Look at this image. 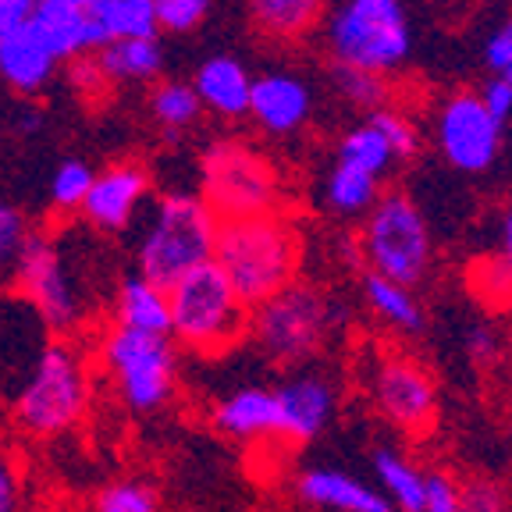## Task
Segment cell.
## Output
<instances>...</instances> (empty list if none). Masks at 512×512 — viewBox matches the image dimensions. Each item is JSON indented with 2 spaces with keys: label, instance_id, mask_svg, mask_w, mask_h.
Here are the masks:
<instances>
[{
  "label": "cell",
  "instance_id": "e0dca14e",
  "mask_svg": "<svg viewBox=\"0 0 512 512\" xmlns=\"http://www.w3.org/2000/svg\"><path fill=\"white\" fill-rule=\"evenodd\" d=\"M313 93L303 75L296 72H264L253 75L249 89V114L271 136H292L310 121Z\"/></svg>",
  "mask_w": 512,
  "mask_h": 512
},
{
  "label": "cell",
  "instance_id": "c3c4849f",
  "mask_svg": "<svg viewBox=\"0 0 512 512\" xmlns=\"http://www.w3.org/2000/svg\"><path fill=\"white\" fill-rule=\"evenodd\" d=\"M448 4H459V0H448Z\"/></svg>",
  "mask_w": 512,
  "mask_h": 512
},
{
  "label": "cell",
  "instance_id": "ab89813d",
  "mask_svg": "<svg viewBox=\"0 0 512 512\" xmlns=\"http://www.w3.org/2000/svg\"><path fill=\"white\" fill-rule=\"evenodd\" d=\"M477 96H480V104H484V111H488L495 121L505 125V121L512 118V82L505 79V75H491Z\"/></svg>",
  "mask_w": 512,
  "mask_h": 512
},
{
  "label": "cell",
  "instance_id": "277c9868",
  "mask_svg": "<svg viewBox=\"0 0 512 512\" xmlns=\"http://www.w3.org/2000/svg\"><path fill=\"white\" fill-rule=\"evenodd\" d=\"M96 370L128 416L153 420L178 399L182 352L171 335H146L107 320L96 338Z\"/></svg>",
  "mask_w": 512,
  "mask_h": 512
},
{
  "label": "cell",
  "instance_id": "f546056e",
  "mask_svg": "<svg viewBox=\"0 0 512 512\" xmlns=\"http://www.w3.org/2000/svg\"><path fill=\"white\" fill-rule=\"evenodd\" d=\"M335 160L342 164H352V168H363L370 171L374 178H384L388 168L395 164L392 150L384 143V136L377 132L370 121H360V125H352L342 139H338V150H335Z\"/></svg>",
  "mask_w": 512,
  "mask_h": 512
},
{
  "label": "cell",
  "instance_id": "d6a6232c",
  "mask_svg": "<svg viewBox=\"0 0 512 512\" xmlns=\"http://www.w3.org/2000/svg\"><path fill=\"white\" fill-rule=\"evenodd\" d=\"M93 512H160V495L150 480L121 477L107 480L104 488L93 495Z\"/></svg>",
  "mask_w": 512,
  "mask_h": 512
},
{
  "label": "cell",
  "instance_id": "30bf717a",
  "mask_svg": "<svg viewBox=\"0 0 512 512\" xmlns=\"http://www.w3.org/2000/svg\"><path fill=\"white\" fill-rule=\"evenodd\" d=\"M203 200L217 221L274 214L281 203V178L253 146L214 143L203 157Z\"/></svg>",
  "mask_w": 512,
  "mask_h": 512
},
{
  "label": "cell",
  "instance_id": "f1b7e54d",
  "mask_svg": "<svg viewBox=\"0 0 512 512\" xmlns=\"http://www.w3.org/2000/svg\"><path fill=\"white\" fill-rule=\"evenodd\" d=\"M150 114L164 132L175 136V132H185V128H192L203 118V104L189 82L168 79V82H157V86H153Z\"/></svg>",
  "mask_w": 512,
  "mask_h": 512
},
{
  "label": "cell",
  "instance_id": "74e56055",
  "mask_svg": "<svg viewBox=\"0 0 512 512\" xmlns=\"http://www.w3.org/2000/svg\"><path fill=\"white\" fill-rule=\"evenodd\" d=\"M459 512H509V502L495 480L473 477L459 484Z\"/></svg>",
  "mask_w": 512,
  "mask_h": 512
},
{
  "label": "cell",
  "instance_id": "ac0fdd59",
  "mask_svg": "<svg viewBox=\"0 0 512 512\" xmlns=\"http://www.w3.org/2000/svg\"><path fill=\"white\" fill-rule=\"evenodd\" d=\"M296 495L320 512H395L388 498L345 466L313 463L296 477Z\"/></svg>",
  "mask_w": 512,
  "mask_h": 512
},
{
  "label": "cell",
  "instance_id": "7c38bea8",
  "mask_svg": "<svg viewBox=\"0 0 512 512\" xmlns=\"http://www.w3.org/2000/svg\"><path fill=\"white\" fill-rule=\"evenodd\" d=\"M377 413L395 424L402 434L424 438L434 431V416H438V384L409 356H388L377 363L374 384H370Z\"/></svg>",
  "mask_w": 512,
  "mask_h": 512
},
{
  "label": "cell",
  "instance_id": "f35d334b",
  "mask_svg": "<svg viewBox=\"0 0 512 512\" xmlns=\"http://www.w3.org/2000/svg\"><path fill=\"white\" fill-rule=\"evenodd\" d=\"M420 512H459V484L448 473L427 470L424 509Z\"/></svg>",
  "mask_w": 512,
  "mask_h": 512
},
{
  "label": "cell",
  "instance_id": "8d00e7d4",
  "mask_svg": "<svg viewBox=\"0 0 512 512\" xmlns=\"http://www.w3.org/2000/svg\"><path fill=\"white\" fill-rule=\"evenodd\" d=\"M210 15V0H153L157 32H192Z\"/></svg>",
  "mask_w": 512,
  "mask_h": 512
},
{
  "label": "cell",
  "instance_id": "cb8c5ba5",
  "mask_svg": "<svg viewBox=\"0 0 512 512\" xmlns=\"http://www.w3.org/2000/svg\"><path fill=\"white\" fill-rule=\"evenodd\" d=\"M360 292H363L367 310L374 313L381 324H388L395 335H420V331H424V306H420L413 288L381 278V274L363 271Z\"/></svg>",
  "mask_w": 512,
  "mask_h": 512
},
{
  "label": "cell",
  "instance_id": "ee69618b",
  "mask_svg": "<svg viewBox=\"0 0 512 512\" xmlns=\"http://www.w3.org/2000/svg\"><path fill=\"white\" fill-rule=\"evenodd\" d=\"M43 111L40 107H25L22 114H18V121H15V128L22 132V136H36V132H43Z\"/></svg>",
  "mask_w": 512,
  "mask_h": 512
},
{
  "label": "cell",
  "instance_id": "60d3db41",
  "mask_svg": "<svg viewBox=\"0 0 512 512\" xmlns=\"http://www.w3.org/2000/svg\"><path fill=\"white\" fill-rule=\"evenodd\" d=\"M484 64L495 75H505L512 68V18H505L484 43Z\"/></svg>",
  "mask_w": 512,
  "mask_h": 512
},
{
  "label": "cell",
  "instance_id": "7a4b0ae2",
  "mask_svg": "<svg viewBox=\"0 0 512 512\" xmlns=\"http://www.w3.org/2000/svg\"><path fill=\"white\" fill-rule=\"evenodd\" d=\"M214 264L232 281L242 303L253 310L299 281L303 242L296 224L281 210L221 221L214 239Z\"/></svg>",
  "mask_w": 512,
  "mask_h": 512
},
{
  "label": "cell",
  "instance_id": "4dcf8cb0",
  "mask_svg": "<svg viewBox=\"0 0 512 512\" xmlns=\"http://www.w3.org/2000/svg\"><path fill=\"white\" fill-rule=\"evenodd\" d=\"M32 239V224L8 196H0V288H15L25 246Z\"/></svg>",
  "mask_w": 512,
  "mask_h": 512
},
{
  "label": "cell",
  "instance_id": "9c48e42d",
  "mask_svg": "<svg viewBox=\"0 0 512 512\" xmlns=\"http://www.w3.org/2000/svg\"><path fill=\"white\" fill-rule=\"evenodd\" d=\"M360 256L367 264L363 271L399 281L406 288H416L431 274L434 235L431 224H427V214L416 207L409 192H381L374 207L363 214Z\"/></svg>",
  "mask_w": 512,
  "mask_h": 512
},
{
  "label": "cell",
  "instance_id": "2e32d148",
  "mask_svg": "<svg viewBox=\"0 0 512 512\" xmlns=\"http://www.w3.org/2000/svg\"><path fill=\"white\" fill-rule=\"evenodd\" d=\"M210 427L221 438H232L239 445L278 441V413H274L271 384L249 381L221 392L210 406Z\"/></svg>",
  "mask_w": 512,
  "mask_h": 512
},
{
  "label": "cell",
  "instance_id": "836d02e7",
  "mask_svg": "<svg viewBox=\"0 0 512 512\" xmlns=\"http://www.w3.org/2000/svg\"><path fill=\"white\" fill-rule=\"evenodd\" d=\"M331 86L338 89L345 104L360 107V111H381L388 107V86H384L381 75L356 72V68H342V64H331Z\"/></svg>",
  "mask_w": 512,
  "mask_h": 512
},
{
  "label": "cell",
  "instance_id": "d4e9b609",
  "mask_svg": "<svg viewBox=\"0 0 512 512\" xmlns=\"http://www.w3.org/2000/svg\"><path fill=\"white\" fill-rule=\"evenodd\" d=\"M107 82H153L164 68V47L157 36L146 40H114L93 54Z\"/></svg>",
  "mask_w": 512,
  "mask_h": 512
},
{
  "label": "cell",
  "instance_id": "3957f363",
  "mask_svg": "<svg viewBox=\"0 0 512 512\" xmlns=\"http://www.w3.org/2000/svg\"><path fill=\"white\" fill-rule=\"evenodd\" d=\"M217 217L203 196L192 192H164L150 196L136 221L132 271L160 288L214 260Z\"/></svg>",
  "mask_w": 512,
  "mask_h": 512
},
{
  "label": "cell",
  "instance_id": "d590c367",
  "mask_svg": "<svg viewBox=\"0 0 512 512\" xmlns=\"http://www.w3.org/2000/svg\"><path fill=\"white\" fill-rule=\"evenodd\" d=\"M29 480L18 452L0 441V512H25L29 509Z\"/></svg>",
  "mask_w": 512,
  "mask_h": 512
},
{
  "label": "cell",
  "instance_id": "9a60e30c",
  "mask_svg": "<svg viewBox=\"0 0 512 512\" xmlns=\"http://www.w3.org/2000/svg\"><path fill=\"white\" fill-rule=\"evenodd\" d=\"M146 200H150L146 168H139L132 160H118V164H111V168H104L93 178L79 217L100 239H118V235H128L136 228Z\"/></svg>",
  "mask_w": 512,
  "mask_h": 512
},
{
  "label": "cell",
  "instance_id": "603a6c76",
  "mask_svg": "<svg viewBox=\"0 0 512 512\" xmlns=\"http://www.w3.org/2000/svg\"><path fill=\"white\" fill-rule=\"evenodd\" d=\"M253 29L274 43H296L310 36L324 15L328 0H246Z\"/></svg>",
  "mask_w": 512,
  "mask_h": 512
},
{
  "label": "cell",
  "instance_id": "d6986e66",
  "mask_svg": "<svg viewBox=\"0 0 512 512\" xmlns=\"http://www.w3.org/2000/svg\"><path fill=\"white\" fill-rule=\"evenodd\" d=\"M54 72L57 57L50 54V47L43 43V36L32 22L0 32V82L4 86H11L22 96H32L47 89Z\"/></svg>",
  "mask_w": 512,
  "mask_h": 512
},
{
  "label": "cell",
  "instance_id": "e575fe53",
  "mask_svg": "<svg viewBox=\"0 0 512 512\" xmlns=\"http://www.w3.org/2000/svg\"><path fill=\"white\" fill-rule=\"evenodd\" d=\"M367 121L384 136V143H388L395 160H413L416 153H420V146H424V136H420L416 121L409 118V114L395 111V107H381V111H374Z\"/></svg>",
  "mask_w": 512,
  "mask_h": 512
},
{
  "label": "cell",
  "instance_id": "7402d4cb",
  "mask_svg": "<svg viewBox=\"0 0 512 512\" xmlns=\"http://www.w3.org/2000/svg\"><path fill=\"white\" fill-rule=\"evenodd\" d=\"M32 25L50 47V54L61 61H75L100 50V36H96L93 22H89L86 8H72V4H54V0H40Z\"/></svg>",
  "mask_w": 512,
  "mask_h": 512
},
{
  "label": "cell",
  "instance_id": "83f0119b",
  "mask_svg": "<svg viewBox=\"0 0 512 512\" xmlns=\"http://www.w3.org/2000/svg\"><path fill=\"white\" fill-rule=\"evenodd\" d=\"M381 196V178H374L370 171L352 168L335 160L328 171V182H324V203L335 210L338 217H360Z\"/></svg>",
  "mask_w": 512,
  "mask_h": 512
},
{
  "label": "cell",
  "instance_id": "5bb4252c",
  "mask_svg": "<svg viewBox=\"0 0 512 512\" xmlns=\"http://www.w3.org/2000/svg\"><path fill=\"white\" fill-rule=\"evenodd\" d=\"M274 413H278V441L285 445H310L328 431L338 413V388L320 370H292L271 384Z\"/></svg>",
  "mask_w": 512,
  "mask_h": 512
},
{
  "label": "cell",
  "instance_id": "ffe728a7",
  "mask_svg": "<svg viewBox=\"0 0 512 512\" xmlns=\"http://www.w3.org/2000/svg\"><path fill=\"white\" fill-rule=\"evenodd\" d=\"M200 96L203 111L217 114V118H246L249 114V89H253V75L249 68L232 54H214L196 68V79L189 82Z\"/></svg>",
  "mask_w": 512,
  "mask_h": 512
},
{
  "label": "cell",
  "instance_id": "4316f807",
  "mask_svg": "<svg viewBox=\"0 0 512 512\" xmlns=\"http://www.w3.org/2000/svg\"><path fill=\"white\" fill-rule=\"evenodd\" d=\"M86 11L96 36H100V47L114 40H146V36H157L153 0H93Z\"/></svg>",
  "mask_w": 512,
  "mask_h": 512
},
{
  "label": "cell",
  "instance_id": "f6af8a7d",
  "mask_svg": "<svg viewBox=\"0 0 512 512\" xmlns=\"http://www.w3.org/2000/svg\"><path fill=\"white\" fill-rule=\"evenodd\" d=\"M25 512H79L72 502H64V498H43V502H32Z\"/></svg>",
  "mask_w": 512,
  "mask_h": 512
},
{
  "label": "cell",
  "instance_id": "ba28073f",
  "mask_svg": "<svg viewBox=\"0 0 512 512\" xmlns=\"http://www.w3.org/2000/svg\"><path fill=\"white\" fill-rule=\"evenodd\" d=\"M335 328V303L317 285L296 281L249 313V342L271 367H310Z\"/></svg>",
  "mask_w": 512,
  "mask_h": 512
},
{
  "label": "cell",
  "instance_id": "6da1fadb",
  "mask_svg": "<svg viewBox=\"0 0 512 512\" xmlns=\"http://www.w3.org/2000/svg\"><path fill=\"white\" fill-rule=\"evenodd\" d=\"M107 239L86 224L32 228L15 288L29 299L57 338H82L111 303L118 274L107 267Z\"/></svg>",
  "mask_w": 512,
  "mask_h": 512
},
{
  "label": "cell",
  "instance_id": "8fae6325",
  "mask_svg": "<svg viewBox=\"0 0 512 512\" xmlns=\"http://www.w3.org/2000/svg\"><path fill=\"white\" fill-rule=\"evenodd\" d=\"M434 143L445 164L459 175H488L502 153V121H495L480 96L463 89L438 107Z\"/></svg>",
  "mask_w": 512,
  "mask_h": 512
},
{
  "label": "cell",
  "instance_id": "484cf974",
  "mask_svg": "<svg viewBox=\"0 0 512 512\" xmlns=\"http://www.w3.org/2000/svg\"><path fill=\"white\" fill-rule=\"evenodd\" d=\"M374 488L388 498L395 512H420L424 509L427 470L406 459L399 448H377L374 452Z\"/></svg>",
  "mask_w": 512,
  "mask_h": 512
},
{
  "label": "cell",
  "instance_id": "7bdbcfd3",
  "mask_svg": "<svg viewBox=\"0 0 512 512\" xmlns=\"http://www.w3.org/2000/svg\"><path fill=\"white\" fill-rule=\"evenodd\" d=\"M502 271H505V285H509V296H512V207L505 210V221H502Z\"/></svg>",
  "mask_w": 512,
  "mask_h": 512
},
{
  "label": "cell",
  "instance_id": "1f68e13d",
  "mask_svg": "<svg viewBox=\"0 0 512 512\" xmlns=\"http://www.w3.org/2000/svg\"><path fill=\"white\" fill-rule=\"evenodd\" d=\"M96 171L89 168L86 160L79 157H68L61 160L50 175V185H47V200L57 214H79L82 210V200L89 196V185H93Z\"/></svg>",
  "mask_w": 512,
  "mask_h": 512
},
{
  "label": "cell",
  "instance_id": "8992f818",
  "mask_svg": "<svg viewBox=\"0 0 512 512\" xmlns=\"http://www.w3.org/2000/svg\"><path fill=\"white\" fill-rule=\"evenodd\" d=\"M171 342L196 360H221L249 335V306L210 260L168 288Z\"/></svg>",
  "mask_w": 512,
  "mask_h": 512
},
{
  "label": "cell",
  "instance_id": "4fadbf2b",
  "mask_svg": "<svg viewBox=\"0 0 512 512\" xmlns=\"http://www.w3.org/2000/svg\"><path fill=\"white\" fill-rule=\"evenodd\" d=\"M54 331L40 310L18 292V288H0V402L11 406L22 384L36 370L47 345L54 342Z\"/></svg>",
  "mask_w": 512,
  "mask_h": 512
},
{
  "label": "cell",
  "instance_id": "bcb514c9",
  "mask_svg": "<svg viewBox=\"0 0 512 512\" xmlns=\"http://www.w3.org/2000/svg\"><path fill=\"white\" fill-rule=\"evenodd\" d=\"M54 4H72V8H89L93 0H54Z\"/></svg>",
  "mask_w": 512,
  "mask_h": 512
},
{
  "label": "cell",
  "instance_id": "5b68a950",
  "mask_svg": "<svg viewBox=\"0 0 512 512\" xmlns=\"http://www.w3.org/2000/svg\"><path fill=\"white\" fill-rule=\"evenodd\" d=\"M93 406V363L82 338H54L22 392L11 399V420L25 438L54 441L86 420Z\"/></svg>",
  "mask_w": 512,
  "mask_h": 512
},
{
  "label": "cell",
  "instance_id": "52a82bcc",
  "mask_svg": "<svg viewBox=\"0 0 512 512\" xmlns=\"http://www.w3.org/2000/svg\"><path fill=\"white\" fill-rule=\"evenodd\" d=\"M331 64L367 75H388L413 54V22L406 0H338L324 15Z\"/></svg>",
  "mask_w": 512,
  "mask_h": 512
},
{
  "label": "cell",
  "instance_id": "b9f144b4",
  "mask_svg": "<svg viewBox=\"0 0 512 512\" xmlns=\"http://www.w3.org/2000/svg\"><path fill=\"white\" fill-rule=\"evenodd\" d=\"M40 0H0V32L18 29V25L32 22Z\"/></svg>",
  "mask_w": 512,
  "mask_h": 512
},
{
  "label": "cell",
  "instance_id": "7dc6e473",
  "mask_svg": "<svg viewBox=\"0 0 512 512\" xmlns=\"http://www.w3.org/2000/svg\"><path fill=\"white\" fill-rule=\"evenodd\" d=\"M505 79H509V82H512V68H509V72H505Z\"/></svg>",
  "mask_w": 512,
  "mask_h": 512
},
{
  "label": "cell",
  "instance_id": "44dd1931",
  "mask_svg": "<svg viewBox=\"0 0 512 512\" xmlns=\"http://www.w3.org/2000/svg\"><path fill=\"white\" fill-rule=\"evenodd\" d=\"M107 320L121 328L146 331V335H171L168 288L139 278L136 271L121 274L107 303Z\"/></svg>",
  "mask_w": 512,
  "mask_h": 512
}]
</instances>
